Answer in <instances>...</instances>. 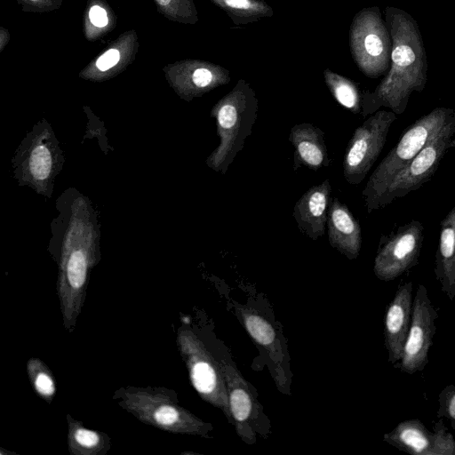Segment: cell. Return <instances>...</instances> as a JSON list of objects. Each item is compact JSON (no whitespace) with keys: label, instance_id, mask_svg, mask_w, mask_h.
<instances>
[{"label":"cell","instance_id":"1","mask_svg":"<svg viewBox=\"0 0 455 455\" xmlns=\"http://www.w3.org/2000/svg\"><path fill=\"white\" fill-rule=\"evenodd\" d=\"M384 16L392 40L390 68L373 91H363V117L382 107L403 114L411 94L421 92L427 81V52L417 21L395 6H387Z\"/></svg>","mask_w":455,"mask_h":455},{"label":"cell","instance_id":"2","mask_svg":"<svg viewBox=\"0 0 455 455\" xmlns=\"http://www.w3.org/2000/svg\"><path fill=\"white\" fill-rule=\"evenodd\" d=\"M258 110L256 92L244 79H239L233 89L216 102L211 116L216 119L220 144L207 160L209 167L226 174L252 133Z\"/></svg>","mask_w":455,"mask_h":455},{"label":"cell","instance_id":"3","mask_svg":"<svg viewBox=\"0 0 455 455\" xmlns=\"http://www.w3.org/2000/svg\"><path fill=\"white\" fill-rule=\"evenodd\" d=\"M455 118V109L438 107L418 118L403 132L398 143L382 159L362 192L368 213L376 211V204L388 185L425 147L428 140Z\"/></svg>","mask_w":455,"mask_h":455},{"label":"cell","instance_id":"4","mask_svg":"<svg viewBox=\"0 0 455 455\" xmlns=\"http://www.w3.org/2000/svg\"><path fill=\"white\" fill-rule=\"evenodd\" d=\"M119 404L140 421L164 431L210 437L212 426L180 406L171 392L159 388L122 391Z\"/></svg>","mask_w":455,"mask_h":455},{"label":"cell","instance_id":"5","mask_svg":"<svg viewBox=\"0 0 455 455\" xmlns=\"http://www.w3.org/2000/svg\"><path fill=\"white\" fill-rule=\"evenodd\" d=\"M349 49L360 71L369 78H378L390 68L392 40L379 6L364 7L352 20Z\"/></svg>","mask_w":455,"mask_h":455},{"label":"cell","instance_id":"6","mask_svg":"<svg viewBox=\"0 0 455 455\" xmlns=\"http://www.w3.org/2000/svg\"><path fill=\"white\" fill-rule=\"evenodd\" d=\"M177 344L196 391L203 400L220 409L233 425L226 381L220 363L188 328H180Z\"/></svg>","mask_w":455,"mask_h":455},{"label":"cell","instance_id":"7","mask_svg":"<svg viewBox=\"0 0 455 455\" xmlns=\"http://www.w3.org/2000/svg\"><path fill=\"white\" fill-rule=\"evenodd\" d=\"M455 118L439 130L420 152L394 178L376 204V211L421 188L435 173L445 153L455 148Z\"/></svg>","mask_w":455,"mask_h":455},{"label":"cell","instance_id":"8","mask_svg":"<svg viewBox=\"0 0 455 455\" xmlns=\"http://www.w3.org/2000/svg\"><path fill=\"white\" fill-rule=\"evenodd\" d=\"M393 111L378 110L359 125L349 140L343 158V176L350 185L360 184L380 155L392 124Z\"/></svg>","mask_w":455,"mask_h":455},{"label":"cell","instance_id":"9","mask_svg":"<svg viewBox=\"0 0 455 455\" xmlns=\"http://www.w3.org/2000/svg\"><path fill=\"white\" fill-rule=\"evenodd\" d=\"M423 231L422 223L413 220L381 235L373 265L378 279L395 280L419 264Z\"/></svg>","mask_w":455,"mask_h":455},{"label":"cell","instance_id":"10","mask_svg":"<svg viewBox=\"0 0 455 455\" xmlns=\"http://www.w3.org/2000/svg\"><path fill=\"white\" fill-rule=\"evenodd\" d=\"M438 315L427 288L419 284L413 298L411 321L403 356L395 368L407 374H414L425 369L428 363V352L433 345Z\"/></svg>","mask_w":455,"mask_h":455},{"label":"cell","instance_id":"11","mask_svg":"<svg viewBox=\"0 0 455 455\" xmlns=\"http://www.w3.org/2000/svg\"><path fill=\"white\" fill-rule=\"evenodd\" d=\"M219 363L226 381L233 426L244 443L252 444L256 441L259 404L235 366L224 358H220Z\"/></svg>","mask_w":455,"mask_h":455},{"label":"cell","instance_id":"12","mask_svg":"<svg viewBox=\"0 0 455 455\" xmlns=\"http://www.w3.org/2000/svg\"><path fill=\"white\" fill-rule=\"evenodd\" d=\"M164 71L185 96H200L231 81L230 71L213 62L185 59L168 64Z\"/></svg>","mask_w":455,"mask_h":455},{"label":"cell","instance_id":"13","mask_svg":"<svg viewBox=\"0 0 455 455\" xmlns=\"http://www.w3.org/2000/svg\"><path fill=\"white\" fill-rule=\"evenodd\" d=\"M411 281L402 283L384 317V343L388 353V362L395 366L403 356L404 343L409 332L412 313Z\"/></svg>","mask_w":455,"mask_h":455},{"label":"cell","instance_id":"14","mask_svg":"<svg viewBox=\"0 0 455 455\" xmlns=\"http://www.w3.org/2000/svg\"><path fill=\"white\" fill-rule=\"evenodd\" d=\"M331 201V185L328 179L308 188L298 199L292 217L302 234L312 240L324 235Z\"/></svg>","mask_w":455,"mask_h":455},{"label":"cell","instance_id":"15","mask_svg":"<svg viewBox=\"0 0 455 455\" xmlns=\"http://www.w3.org/2000/svg\"><path fill=\"white\" fill-rule=\"evenodd\" d=\"M135 29L120 34L81 71L86 78H107L123 71L135 59L139 51Z\"/></svg>","mask_w":455,"mask_h":455},{"label":"cell","instance_id":"16","mask_svg":"<svg viewBox=\"0 0 455 455\" xmlns=\"http://www.w3.org/2000/svg\"><path fill=\"white\" fill-rule=\"evenodd\" d=\"M327 233L330 245L348 259H355L362 247V229L359 221L347 204L333 197L327 215Z\"/></svg>","mask_w":455,"mask_h":455},{"label":"cell","instance_id":"17","mask_svg":"<svg viewBox=\"0 0 455 455\" xmlns=\"http://www.w3.org/2000/svg\"><path fill=\"white\" fill-rule=\"evenodd\" d=\"M293 152V169L305 167L313 171L327 168L331 164L324 132L310 123L293 125L289 133Z\"/></svg>","mask_w":455,"mask_h":455},{"label":"cell","instance_id":"18","mask_svg":"<svg viewBox=\"0 0 455 455\" xmlns=\"http://www.w3.org/2000/svg\"><path fill=\"white\" fill-rule=\"evenodd\" d=\"M434 273L441 291L449 299L453 300L455 299V207L440 223Z\"/></svg>","mask_w":455,"mask_h":455},{"label":"cell","instance_id":"19","mask_svg":"<svg viewBox=\"0 0 455 455\" xmlns=\"http://www.w3.org/2000/svg\"><path fill=\"white\" fill-rule=\"evenodd\" d=\"M383 439L399 451L411 455H435V435L418 419L400 422Z\"/></svg>","mask_w":455,"mask_h":455},{"label":"cell","instance_id":"20","mask_svg":"<svg viewBox=\"0 0 455 455\" xmlns=\"http://www.w3.org/2000/svg\"><path fill=\"white\" fill-rule=\"evenodd\" d=\"M245 330L260 348H264L275 363H281L282 352L278 336L272 323L260 314L245 307H236Z\"/></svg>","mask_w":455,"mask_h":455},{"label":"cell","instance_id":"21","mask_svg":"<svg viewBox=\"0 0 455 455\" xmlns=\"http://www.w3.org/2000/svg\"><path fill=\"white\" fill-rule=\"evenodd\" d=\"M116 26V15L105 0H87L83 16V32L88 42H96Z\"/></svg>","mask_w":455,"mask_h":455},{"label":"cell","instance_id":"22","mask_svg":"<svg viewBox=\"0 0 455 455\" xmlns=\"http://www.w3.org/2000/svg\"><path fill=\"white\" fill-rule=\"evenodd\" d=\"M223 10L236 25H246L274 15L273 8L263 0H210Z\"/></svg>","mask_w":455,"mask_h":455},{"label":"cell","instance_id":"23","mask_svg":"<svg viewBox=\"0 0 455 455\" xmlns=\"http://www.w3.org/2000/svg\"><path fill=\"white\" fill-rule=\"evenodd\" d=\"M324 83L334 100L353 114L362 113L363 92L358 84L329 68L323 70Z\"/></svg>","mask_w":455,"mask_h":455},{"label":"cell","instance_id":"24","mask_svg":"<svg viewBox=\"0 0 455 455\" xmlns=\"http://www.w3.org/2000/svg\"><path fill=\"white\" fill-rule=\"evenodd\" d=\"M68 442L70 452L75 455H94L107 447V437L84 427L74 419H68Z\"/></svg>","mask_w":455,"mask_h":455},{"label":"cell","instance_id":"25","mask_svg":"<svg viewBox=\"0 0 455 455\" xmlns=\"http://www.w3.org/2000/svg\"><path fill=\"white\" fill-rule=\"evenodd\" d=\"M157 12L170 21L194 25L199 20L194 0H153Z\"/></svg>","mask_w":455,"mask_h":455},{"label":"cell","instance_id":"26","mask_svg":"<svg viewBox=\"0 0 455 455\" xmlns=\"http://www.w3.org/2000/svg\"><path fill=\"white\" fill-rule=\"evenodd\" d=\"M27 366L35 390L44 399L52 398L55 393V383L50 370L37 358H31Z\"/></svg>","mask_w":455,"mask_h":455},{"label":"cell","instance_id":"27","mask_svg":"<svg viewBox=\"0 0 455 455\" xmlns=\"http://www.w3.org/2000/svg\"><path fill=\"white\" fill-rule=\"evenodd\" d=\"M52 159L48 148L43 145L36 147L30 156L29 167L33 176L44 180L51 172Z\"/></svg>","mask_w":455,"mask_h":455},{"label":"cell","instance_id":"28","mask_svg":"<svg viewBox=\"0 0 455 455\" xmlns=\"http://www.w3.org/2000/svg\"><path fill=\"white\" fill-rule=\"evenodd\" d=\"M435 455H455V440L440 418L434 424Z\"/></svg>","mask_w":455,"mask_h":455},{"label":"cell","instance_id":"29","mask_svg":"<svg viewBox=\"0 0 455 455\" xmlns=\"http://www.w3.org/2000/svg\"><path fill=\"white\" fill-rule=\"evenodd\" d=\"M439 407L436 412L437 419L447 418L455 420V386L447 385L438 395Z\"/></svg>","mask_w":455,"mask_h":455},{"label":"cell","instance_id":"30","mask_svg":"<svg viewBox=\"0 0 455 455\" xmlns=\"http://www.w3.org/2000/svg\"><path fill=\"white\" fill-rule=\"evenodd\" d=\"M23 12H48L60 8L62 0H16Z\"/></svg>","mask_w":455,"mask_h":455},{"label":"cell","instance_id":"31","mask_svg":"<svg viewBox=\"0 0 455 455\" xmlns=\"http://www.w3.org/2000/svg\"><path fill=\"white\" fill-rule=\"evenodd\" d=\"M10 32L7 28L0 27V52H2L10 42Z\"/></svg>","mask_w":455,"mask_h":455},{"label":"cell","instance_id":"32","mask_svg":"<svg viewBox=\"0 0 455 455\" xmlns=\"http://www.w3.org/2000/svg\"><path fill=\"white\" fill-rule=\"evenodd\" d=\"M451 426L455 430V420H451Z\"/></svg>","mask_w":455,"mask_h":455}]
</instances>
